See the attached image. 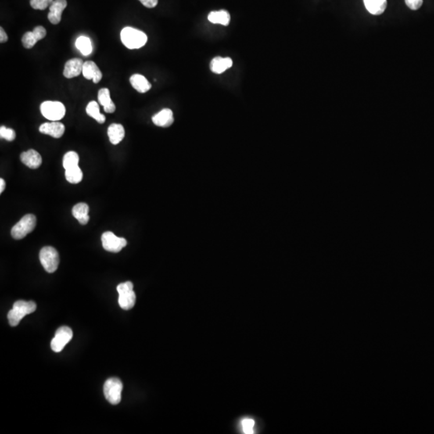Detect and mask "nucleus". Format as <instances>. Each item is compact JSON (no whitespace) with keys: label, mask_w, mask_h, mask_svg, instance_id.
Here are the masks:
<instances>
[{"label":"nucleus","mask_w":434,"mask_h":434,"mask_svg":"<svg viewBox=\"0 0 434 434\" xmlns=\"http://www.w3.org/2000/svg\"><path fill=\"white\" fill-rule=\"evenodd\" d=\"M121 40L129 49H138L148 42V36L138 29L127 27L121 32Z\"/></svg>","instance_id":"f257e3e1"},{"label":"nucleus","mask_w":434,"mask_h":434,"mask_svg":"<svg viewBox=\"0 0 434 434\" xmlns=\"http://www.w3.org/2000/svg\"><path fill=\"white\" fill-rule=\"evenodd\" d=\"M36 310L37 304L33 301H17L14 303L12 310L8 312V319L10 325L16 327L25 316L32 314Z\"/></svg>","instance_id":"f03ea898"},{"label":"nucleus","mask_w":434,"mask_h":434,"mask_svg":"<svg viewBox=\"0 0 434 434\" xmlns=\"http://www.w3.org/2000/svg\"><path fill=\"white\" fill-rule=\"evenodd\" d=\"M133 289H134V285L131 281H126L118 285L119 306L123 310H130L135 305L136 295Z\"/></svg>","instance_id":"7ed1b4c3"},{"label":"nucleus","mask_w":434,"mask_h":434,"mask_svg":"<svg viewBox=\"0 0 434 434\" xmlns=\"http://www.w3.org/2000/svg\"><path fill=\"white\" fill-rule=\"evenodd\" d=\"M36 225L37 217L34 215L27 214L22 217L21 220L13 226L11 234L14 239H23L34 230Z\"/></svg>","instance_id":"20e7f679"},{"label":"nucleus","mask_w":434,"mask_h":434,"mask_svg":"<svg viewBox=\"0 0 434 434\" xmlns=\"http://www.w3.org/2000/svg\"><path fill=\"white\" fill-rule=\"evenodd\" d=\"M123 383L118 378H110L105 381L103 391L105 397L111 404H119L122 400Z\"/></svg>","instance_id":"39448f33"},{"label":"nucleus","mask_w":434,"mask_h":434,"mask_svg":"<svg viewBox=\"0 0 434 434\" xmlns=\"http://www.w3.org/2000/svg\"><path fill=\"white\" fill-rule=\"evenodd\" d=\"M40 261L44 270L52 274L56 271L59 266V253L53 247H44L40 252Z\"/></svg>","instance_id":"423d86ee"},{"label":"nucleus","mask_w":434,"mask_h":434,"mask_svg":"<svg viewBox=\"0 0 434 434\" xmlns=\"http://www.w3.org/2000/svg\"><path fill=\"white\" fill-rule=\"evenodd\" d=\"M40 111L45 119L57 122L65 117L66 109L62 102L46 101L40 105Z\"/></svg>","instance_id":"0eeeda50"},{"label":"nucleus","mask_w":434,"mask_h":434,"mask_svg":"<svg viewBox=\"0 0 434 434\" xmlns=\"http://www.w3.org/2000/svg\"><path fill=\"white\" fill-rule=\"evenodd\" d=\"M102 246L105 250L111 253H119L127 246V240L119 237L112 232H105L102 236Z\"/></svg>","instance_id":"6e6552de"},{"label":"nucleus","mask_w":434,"mask_h":434,"mask_svg":"<svg viewBox=\"0 0 434 434\" xmlns=\"http://www.w3.org/2000/svg\"><path fill=\"white\" fill-rule=\"evenodd\" d=\"M73 333L71 328L69 327H60L55 332V337L51 342V348L55 352H61L63 350L65 345L68 344L72 338Z\"/></svg>","instance_id":"1a4fd4ad"},{"label":"nucleus","mask_w":434,"mask_h":434,"mask_svg":"<svg viewBox=\"0 0 434 434\" xmlns=\"http://www.w3.org/2000/svg\"><path fill=\"white\" fill-rule=\"evenodd\" d=\"M46 29L42 26H37L33 29V32H27L22 37V44L26 48H32L39 40H42L46 37Z\"/></svg>","instance_id":"9d476101"},{"label":"nucleus","mask_w":434,"mask_h":434,"mask_svg":"<svg viewBox=\"0 0 434 434\" xmlns=\"http://www.w3.org/2000/svg\"><path fill=\"white\" fill-rule=\"evenodd\" d=\"M67 7L66 0H55L49 7L48 19L52 24H58L62 18L64 10Z\"/></svg>","instance_id":"9b49d317"},{"label":"nucleus","mask_w":434,"mask_h":434,"mask_svg":"<svg viewBox=\"0 0 434 434\" xmlns=\"http://www.w3.org/2000/svg\"><path fill=\"white\" fill-rule=\"evenodd\" d=\"M84 62L79 58H73L66 62L64 69L63 75L66 78H73L78 77L82 73L83 65Z\"/></svg>","instance_id":"f8f14e48"},{"label":"nucleus","mask_w":434,"mask_h":434,"mask_svg":"<svg viewBox=\"0 0 434 434\" xmlns=\"http://www.w3.org/2000/svg\"><path fill=\"white\" fill-rule=\"evenodd\" d=\"M39 130L41 134L52 136L55 138H60L63 136L65 127L63 123L59 122H52V123H45L41 125Z\"/></svg>","instance_id":"ddd939ff"},{"label":"nucleus","mask_w":434,"mask_h":434,"mask_svg":"<svg viewBox=\"0 0 434 434\" xmlns=\"http://www.w3.org/2000/svg\"><path fill=\"white\" fill-rule=\"evenodd\" d=\"M22 163L31 169H37L42 164L41 155L35 150H28L20 155Z\"/></svg>","instance_id":"4468645a"},{"label":"nucleus","mask_w":434,"mask_h":434,"mask_svg":"<svg viewBox=\"0 0 434 434\" xmlns=\"http://www.w3.org/2000/svg\"><path fill=\"white\" fill-rule=\"evenodd\" d=\"M82 75L84 78H86L87 80H92L95 84L100 82V80L102 78V72L98 67V65L91 61L84 62L83 65Z\"/></svg>","instance_id":"2eb2a0df"},{"label":"nucleus","mask_w":434,"mask_h":434,"mask_svg":"<svg viewBox=\"0 0 434 434\" xmlns=\"http://www.w3.org/2000/svg\"><path fill=\"white\" fill-rule=\"evenodd\" d=\"M154 124L157 127H168L174 123L173 112L170 109H163L152 118Z\"/></svg>","instance_id":"dca6fc26"},{"label":"nucleus","mask_w":434,"mask_h":434,"mask_svg":"<svg viewBox=\"0 0 434 434\" xmlns=\"http://www.w3.org/2000/svg\"><path fill=\"white\" fill-rule=\"evenodd\" d=\"M232 66H233V61L229 57L224 58L217 56L213 59L210 64L211 70L216 74L224 73Z\"/></svg>","instance_id":"f3484780"},{"label":"nucleus","mask_w":434,"mask_h":434,"mask_svg":"<svg viewBox=\"0 0 434 434\" xmlns=\"http://www.w3.org/2000/svg\"><path fill=\"white\" fill-rule=\"evenodd\" d=\"M98 101L100 104L104 107L105 112L108 113H114L116 110V106L113 103V101L111 100L110 92L109 90L106 88L101 89L98 92Z\"/></svg>","instance_id":"a211bd4d"},{"label":"nucleus","mask_w":434,"mask_h":434,"mask_svg":"<svg viewBox=\"0 0 434 434\" xmlns=\"http://www.w3.org/2000/svg\"><path fill=\"white\" fill-rule=\"evenodd\" d=\"M130 82L133 88L141 94H145L151 89V83L141 74L132 75L130 77Z\"/></svg>","instance_id":"6ab92c4d"},{"label":"nucleus","mask_w":434,"mask_h":434,"mask_svg":"<svg viewBox=\"0 0 434 434\" xmlns=\"http://www.w3.org/2000/svg\"><path fill=\"white\" fill-rule=\"evenodd\" d=\"M109 141L113 145H117L123 141L125 137V130L123 125L113 123L108 128Z\"/></svg>","instance_id":"aec40b11"},{"label":"nucleus","mask_w":434,"mask_h":434,"mask_svg":"<svg viewBox=\"0 0 434 434\" xmlns=\"http://www.w3.org/2000/svg\"><path fill=\"white\" fill-rule=\"evenodd\" d=\"M363 3L366 9L374 16H380L386 10L387 0H363Z\"/></svg>","instance_id":"412c9836"},{"label":"nucleus","mask_w":434,"mask_h":434,"mask_svg":"<svg viewBox=\"0 0 434 434\" xmlns=\"http://www.w3.org/2000/svg\"><path fill=\"white\" fill-rule=\"evenodd\" d=\"M89 211H90V208H89L88 205L84 203H79L73 207L72 213H73V216H74L75 218L78 220L79 223L84 225V224H88L89 220H90Z\"/></svg>","instance_id":"4be33fe9"},{"label":"nucleus","mask_w":434,"mask_h":434,"mask_svg":"<svg viewBox=\"0 0 434 434\" xmlns=\"http://www.w3.org/2000/svg\"><path fill=\"white\" fill-rule=\"evenodd\" d=\"M209 21L213 23L228 26L230 23V14L225 10H221L219 12H212L208 16Z\"/></svg>","instance_id":"5701e85b"},{"label":"nucleus","mask_w":434,"mask_h":434,"mask_svg":"<svg viewBox=\"0 0 434 434\" xmlns=\"http://www.w3.org/2000/svg\"><path fill=\"white\" fill-rule=\"evenodd\" d=\"M76 47L77 49L80 51L83 55H90L92 53L93 47L91 40L89 37H84V36H80L76 40Z\"/></svg>","instance_id":"b1692460"},{"label":"nucleus","mask_w":434,"mask_h":434,"mask_svg":"<svg viewBox=\"0 0 434 434\" xmlns=\"http://www.w3.org/2000/svg\"><path fill=\"white\" fill-rule=\"evenodd\" d=\"M86 113L90 117L95 119L100 124H103L105 122V117L100 113L99 105L95 101L90 102L86 106Z\"/></svg>","instance_id":"393cba45"},{"label":"nucleus","mask_w":434,"mask_h":434,"mask_svg":"<svg viewBox=\"0 0 434 434\" xmlns=\"http://www.w3.org/2000/svg\"><path fill=\"white\" fill-rule=\"evenodd\" d=\"M65 178L70 184H79L82 180L83 173L79 166H76L73 168L65 170Z\"/></svg>","instance_id":"a878e982"},{"label":"nucleus","mask_w":434,"mask_h":434,"mask_svg":"<svg viewBox=\"0 0 434 434\" xmlns=\"http://www.w3.org/2000/svg\"><path fill=\"white\" fill-rule=\"evenodd\" d=\"M79 155L75 151H69L63 158V166L65 170L78 166Z\"/></svg>","instance_id":"bb28decb"},{"label":"nucleus","mask_w":434,"mask_h":434,"mask_svg":"<svg viewBox=\"0 0 434 434\" xmlns=\"http://www.w3.org/2000/svg\"><path fill=\"white\" fill-rule=\"evenodd\" d=\"M0 137L6 139L8 142H12L16 138V134L13 129L7 128L6 127L2 126L0 127Z\"/></svg>","instance_id":"cd10ccee"},{"label":"nucleus","mask_w":434,"mask_h":434,"mask_svg":"<svg viewBox=\"0 0 434 434\" xmlns=\"http://www.w3.org/2000/svg\"><path fill=\"white\" fill-rule=\"evenodd\" d=\"M53 3V0H30V5L33 9L45 10Z\"/></svg>","instance_id":"c85d7f7f"},{"label":"nucleus","mask_w":434,"mask_h":434,"mask_svg":"<svg viewBox=\"0 0 434 434\" xmlns=\"http://www.w3.org/2000/svg\"><path fill=\"white\" fill-rule=\"evenodd\" d=\"M255 421L253 419L245 418L241 421V427L244 433L245 434H253L254 433Z\"/></svg>","instance_id":"c756f323"},{"label":"nucleus","mask_w":434,"mask_h":434,"mask_svg":"<svg viewBox=\"0 0 434 434\" xmlns=\"http://www.w3.org/2000/svg\"><path fill=\"white\" fill-rule=\"evenodd\" d=\"M406 4L408 8L416 11L422 6L423 0H406Z\"/></svg>","instance_id":"7c9ffc66"},{"label":"nucleus","mask_w":434,"mask_h":434,"mask_svg":"<svg viewBox=\"0 0 434 434\" xmlns=\"http://www.w3.org/2000/svg\"><path fill=\"white\" fill-rule=\"evenodd\" d=\"M142 5L148 8H154L157 6L159 0H139Z\"/></svg>","instance_id":"2f4dec72"},{"label":"nucleus","mask_w":434,"mask_h":434,"mask_svg":"<svg viewBox=\"0 0 434 434\" xmlns=\"http://www.w3.org/2000/svg\"><path fill=\"white\" fill-rule=\"evenodd\" d=\"M8 37L6 32L4 31V29L3 27H0V42L5 43L8 41Z\"/></svg>","instance_id":"473e14b6"},{"label":"nucleus","mask_w":434,"mask_h":434,"mask_svg":"<svg viewBox=\"0 0 434 434\" xmlns=\"http://www.w3.org/2000/svg\"><path fill=\"white\" fill-rule=\"evenodd\" d=\"M6 187V183L4 181V179H0V193H2L3 191L5 189Z\"/></svg>","instance_id":"72a5a7b5"}]
</instances>
